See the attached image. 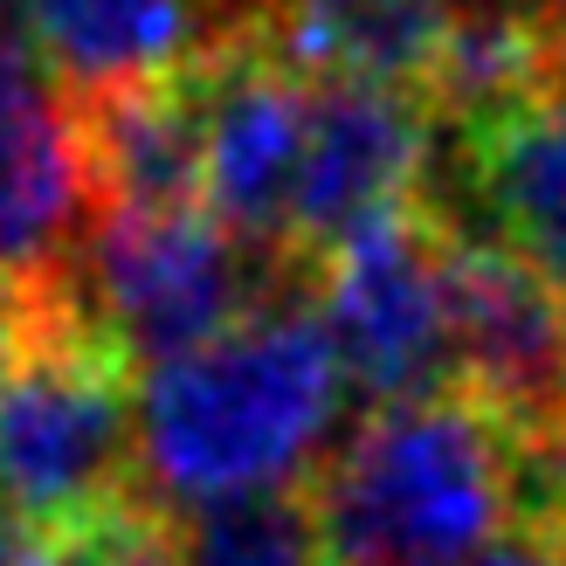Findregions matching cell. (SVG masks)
I'll return each mask as SVG.
<instances>
[{
	"label": "cell",
	"instance_id": "6da1fadb",
	"mask_svg": "<svg viewBox=\"0 0 566 566\" xmlns=\"http://www.w3.org/2000/svg\"><path fill=\"white\" fill-rule=\"evenodd\" d=\"M338 359L311 304H270L138 380V491L166 512L297 491L338 415Z\"/></svg>",
	"mask_w": 566,
	"mask_h": 566
},
{
	"label": "cell",
	"instance_id": "7a4b0ae2",
	"mask_svg": "<svg viewBox=\"0 0 566 566\" xmlns=\"http://www.w3.org/2000/svg\"><path fill=\"white\" fill-rule=\"evenodd\" d=\"M304 497L325 566H476L512 525L504 429L470 394L374 408Z\"/></svg>",
	"mask_w": 566,
	"mask_h": 566
},
{
	"label": "cell",
	"instance_id": "3957f363",
	"mask_svg": "<svg viewBox=\"0 0 566 566\" xmlns=\"http://www.w3.org/2000/svg\"><path fill=\"white\" fill-rule=\"evenodd\" d=\"M138 380L91 325L76 256L28 276V353L0 387V518L63 532L138 491Z\"/></svg>",
	"mask_w": 566,
	"mask_h": 566
},
{
	"label": "cell",
	"instance_id": "277c9868",
	"mask_svg": "<svg viewBox=\"0 0 566 566\" xmlns=\"http://www.w3.org/2000/svg\"><path fill=\"white\" fill-rule=\"evenodd\" d=\"M291 249H256L229 235L208 208L153 214V221H104L76 256V291L91 325L111 338L132 374L166 366L229 338L256 311L291 297Z\"/></svg>",
	"mask_w": 566,
	"mask_h": 566
},
{
	"label": "cell",
	"instance_id": "5b68a950",
	"mask_svg": "<svg viewBox=\"0 0 566 566\" xmlns=\"http://www.w3.org/2000/svg\"><path fill=\"white\" fill-rule=\"evenodd\" d=\"M442 256L449 235L421 208H394L318 256V325L332 338L338 380L374 408L457 394Z\"/></svg>",
	"mask_w": 566,
	"mask_h": 566
},
{
	"label": "cell",
	"instance_id": "8992f818",
	"mask_svg": "<svg viewBox=\"0 0 566 566\" xmlns=\"http://www.w3.org/2000/svg\"><path fill=\"white\" fill-rule=\"evenodd\" d=\"M442 235L457 394L512 436L566 429V291L491 235Z\"/></svg>",
	"mask_w": 566,
	"mask_h": 566
},
{
	"label": "cell",
	"instance_id": "52a82bcc",
	"mask_svg": "<svg viewBox=\"0 0 566 566\" xmlns=\"http://www.w3.org/2000/svg\"><path fill=\"white\" fill-rule=\"evenodd\" d=\"M311 91L256 42L201 55V208L256 249H291ZM297 256V249H291Z\"/></svg>",
	"mask_w": 566,
	"mask_h": 566
},
{
	"label": "cell",
	"instance_id": "ba28073f",
	"mask_svg": "<svg viewBox=\"0 0 566 566\" xmlns=\"http://www.w3.org/2000/svg\"><path fill=\"white\" fill-rule=\"evenodd\" d=\"M429 174V104L415 91L325 83L311 91L304 166L291 193V249L325 256L353 229L408 208V187Z\"/></svg>",
	"mask_w": 566,
	"mask_h": 566
},
{
	"label": "cell",
	"instance_id": "9c48e42d",
	"mask_svg": "<svg viewBox=\"0 0 566 566\" xmlns=\"http://www.w3.org/2000/svg\"><path fill=\"white\" fill-rule=\"evenodd\" d=\"M91 221L76 111L35 49L0 42V276H35L76 256Z\"/></svg>",
	"mask_w": 566,
	"mask_h": 566
},
{
	"label": "cell",
	"instance_id": "30bf717a",
	"mask_svg": "<svg viewBox=\"0 0 566 566\" xmlns=\"http://www.w3.org/2000/svg\"><path fill=\"white\" fill-rule=\"evenodd\" d=\"M91 229L201 208V63L180 76L70 97Z\"/></svg>",
	"mask_w": 566,
	"mask_h": 566
},
{
	"label": "cell",
	"instance_id": "8fae6325",
	"mask_svg": "<svg viewBox=\"0 0 566 566\" xmlns=\"http://www.w3.org/2000/svg\"><path fill=\"white\" fill-rule=\"evenodd\" d=\"M449 21H457L449 0H270L256 49L311 91L374 83L429 97Z\"/></svg>",
	"mask_w": 566,
	"mask_h": 566
},
{
	"label": "cell",
	"instance_id": "7c38bea8",
	"mask_svg": "<svg viewBox=\"0 0 566 566\" xmlns=\"http://www.w3.org/2000/svg\"><path fill=\"white\" fill-rule=\"evenodd\" d=\"M201 0H35L28 8L35 63L63 83V97L180 76L201 63Z\"/></svg>",
	"mask_w": 566,
	"mask_h": 566
},
{
	"label": "cell",
	"instance_id": "4fadbf2b",
	"mask_svg": "<svg viewBox=\"0 0 566 566\" xmlns=\"http://www.w3.org/2000/svg\"><path fill=\"white\" fill-rule=\"evenodd\" d=\"M470 180L497 229L491 242H504L566 291V91H546L476 125Z\"/></svg>",
	"mask_w": 566,
	"mask_h": 566
},
{
	"label": "cell",
	"instance_id": "5bb4252c",
	"mask_svg": "<svg viewBox=\"0 0 566 566\" xmlns=\"http://www.w3.org/2000/svg\"><path fill=\"white\" fill-rule=\"evenodd\" d=\"M180 566H325L304 484L180 518Z\"/></svg>",
	"mask_w": 566,
	"mask_h": 566
},
{
	"label": "cell",
	"instance_id": "9a60e30c",
	"mask_svg": "<svg viewBox=\"0 0 566 566\" xmlns=\"http://www.w3.org/2000/svg\"><path fill=\"white\" fill-rule=\"evenodd\" d=\"M42 566H180V518L132 491L42 539Z\"/></svg>",
	"mask_w": 566,
	"mask_h": 566
},
{
	"label": "cell",
	"instance_id": "2e32d148",
	"mask_svg": "<svg viewBox=\"0 0 566 566\" xmlns=\"http://www.w3.org/2000/svg\"><path fill=\"white\" fill-rule=\"evenodd\" d=\"M476 566H566V539L559 532H532V525H504L476 553Z\"/></svg>",
	"mask_w": 566,
	"mask_h": 566
},
{
	"label": "cell",
	"instance_id": "e0dca14e",
	"mask_svg": "<svg viewBox=\"0 0 566 566\" xmlns=\"http://www.w3.org/2000/svg\"><path fill=\"white\" fill-rule=\"evenodd\" d=\"M28 353V276H0V387Z\"/></svg>",
	"mask_w": 566,
	"mask_h": 566
},
{
	"label": "cell",
	"instance_id": "ac0fdd59",
	"mask_svg": "<svg viewBox=\"0 0 566 566\" xmlns=\"http://www.w3.org/2000/svg\"><path fill=\"white\" fill-rule=\"evenodd\" d=\"M0 566H42V532H21L0 518Z\"/></svg>",
	"mask_w": 566,
	"mask_h": 566
},
{
	"label": "cell",
	"instance_id": "d6986e66",
	"mask_svg": "<svg viewBox=\"0 0 566 566\" xmlns=\"http://www.w3.org/2000/svg\"><path fill=\"white\" fill-rule=\"evenodd\" d=\"M553 28H559V35H566V0H553Z\"/></svg>",
	"mask_w": 566,
	"mask_h": 566
},
{
	"label": "cell",
	"instance_id": "ffe728a7",
	"mask_svg": "<svg viewBox=\"0 0 566 566\" xmlns=\"http://www.w3.org/2000/svg\"><path fill=\"white\" fill-rule=\"evenodd\" d=\"M559 76H566V35H559V70H553V91H559Z\"/></svg>",
	"mask_w": 566,
	"mask_h": 566
}]
</instances>
